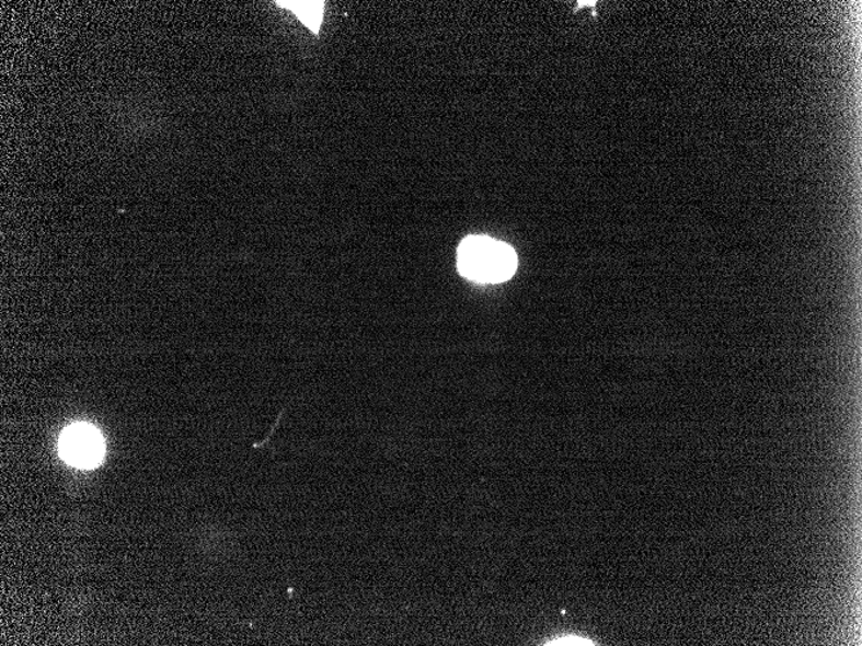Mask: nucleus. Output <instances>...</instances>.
I'll list each match as a JSON object with an SVG mask.
<instances>
[{"label": "nucleus", "instance_id": "2", "mask_svg": "<svg viewBox=\"0 0 862 646\" xmlns=\"http://www.w3.org/2000/svg\"><path fill=\"white\" fill-rule=\"evenodd\" d=\"M64 460L79 468L95 466L104 455V440L95 428L74 425L64 432L60 442Z\"/></svg>", "mask_w": 862, "mask_h": 646}, {"label": "nucleus", "instance_id": "1", "mask_svg": "<svg viewBox=\"0 0 862 646\" xmlns=\"http://www.w3.org/2000/svg\"><path fill=\"white\" fill-rule=\"evenodd\" d=\"M517 267V253L512 246L490 237H468L458 250L459 273L469 280L497 285L509 280Z\"/></svg>", "mask_w": 862, "mask_h": 646}, {"label": "nucleus", "instance_id": "3", "mask_svg": "<svg viewBox=\"0 0 862 646\" xmlns=\"http://www.w3.org/2000/svg\"><path fill=\"white\" fill-rule=\"evenodd\" d=\"M548 645H591L588 641L578 637H563L560 641L550 642Z\"/></svg>", "mask_w": 862, "mask_h": 646}]
</instances>
